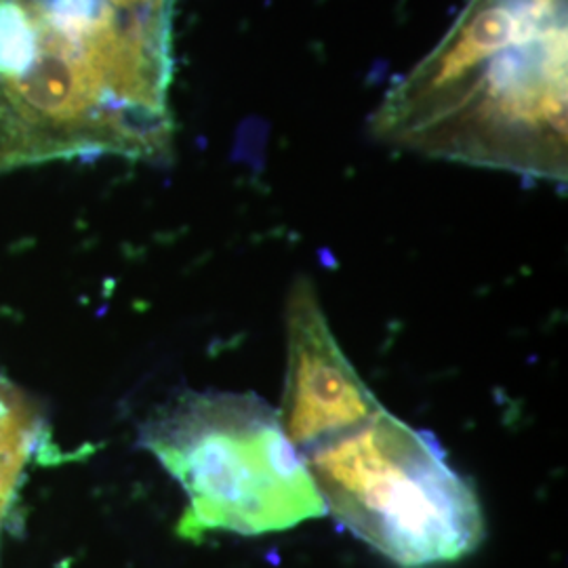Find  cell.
Instances as JSON below:
<instances>
[{"label": "cell", "mask_w": 568, "mask_h": 568, "mask_svg": "<svg viewBox=\"0 0 568 568\" xmlns=\"http://www.w3.org/2000/svg\"><path fill=\"white\" fill-rule=\"evenodd\" d=\"M173 0H0V175L171 154Z\"/></svg>", "instance_id": "6da1fadb"}, {"label": "cell", "mask_w": 568, "mask_h": 568, "mask_svg": "<svg viewBox=\"0 0 568 568\" xmlns=\"http://www.w3.org/2000/svg\"><path fill=\"white\" fill-rule=\"evenodd\" d=\"M567 0H469L373 116L384 142L567 182Z\"/></svg>", "instance_id": "7a4b0ae2"}, {"label": "cell", "mask_w": 568, "mask_h": 568, "mask_svg": "<svg viewBox=\"0 0 568 568\" xmlns=\"http://www.w3.org/2000/svg\"><path fill=\"white\" fill-rule=\"evenodd\" d=\"M140 445L182 485L178 532L265 535L326 514L278 410L255 394L182 392L140 429Z\"/></svg>", "instance_id": "3957f363"}, {"label": "cell", "mask_w": 568, "mask_h": 568, "mask_svg": "<svg viewBox=\"0 0 568 568\" xmlns=\"http://www.w3.org/2000/svg\"><path fill=\"white\" fill-rule=\"evenodd\" d=\"M302 459L326 511L398 567L455 562L485 539L480 501L440 443L384 406Z\"/></svg>", "instance_id": "277c9868"}, {"label": "cell", "mask_w": 568, "mask_h": 568, "mask_svg": "<svg viewBox=\"0 0 568 568\" xmlns=\"http://www.w3.org/2000/svg\"><path fill=\"white\" fill-rule=\"evenodd\" d=\"M286 326L288 366L278 415L302 457L382 405L337 344L307 278H300L291 291Z\"/></svg>", "instance_id": "5b68a950"}]
</instances>
